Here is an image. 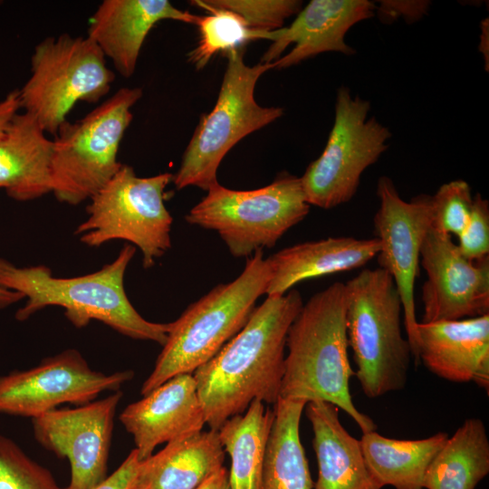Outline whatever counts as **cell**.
<instances>
[{"mask_svg": "<svg viewBox=\"0 0 489 489\" xmlns=\"http://www.w3.org/2000/svg\"><path fill=\"white\" fill-rule=\"evenodd\" d=\"M303 305L292 289L267 296L245 326L193 372L206 424L217 430L253 400L274 405L284 372L289 328Z\"/></svg>", "mask_w": 489, "mask_h": 489, "instance_id": "cell-1", "label": "cell"}, {"mask_svg": "<svg viewBox=\"0 0 489 489\" xmlns=\"http://www.w3.org/2000/svg\"><path fill=\"white\" fill-rule=\"evenodd\" d=\"M279 398L329 402L349 415L362 434L376 431L373 420L354 405L348 357L345 283L336 282L303 303L291 324Z\"/></svg>", "mask_w": 489, "mask_h": 489, "instance_id": "cell-2", "label": "cell"}, {"mask_svg": "<svg viewBox=\"0 0 489 489\" xmlns=\"http://www.w3.org/2000/svg\"><path fill=\"white\" fill-rule=\"evenodd\" d=\"M135 253L134 245L125 244L117 258L101 270L71 278L53 277L44 265L18 267L0 258V285L26 298L25 304L15 313L18 321H25L47 306H61L77 328L96 320L124 336L163 346L169 323L144 319L124 290L125 271Z\"/></svg>", "mask_w": 489, "mask_h": 489, "instance_id": "cell-3", "label": "cell"}, {"mask_svg": "<svg viewBox=\"0 0 489 489\" xmlns=\"http://www.w3.org/2000/svg\"><path fill=\"white\" fill-rule=\"evenodd\" d=\"M271 279L263 250L246 258L234 281L215 286L191 303L174 321L141 396L180 374H192L211 360L247 323L259 297L266 294Z\"/></svg>", "mask_w": 489, "mask_h": 489, "instance_id": "cell-4", "label": "cell"}, {"mask_svg": "<svg viewBox=\"0 0 489 489\" xmlns=\"http://www.w3.org/2000/svg\"><path fill=\"white\" fill-rule=\"evenodd\" d=\"M346 330L357 377L369 398L402 390L412 350L401 329L402 301L391 275L364 269L345 283Z\"/></svg>", "mask_w": 489, "mask_h": 489, "instance_id": "cell-5", "label": "cell"}, {"mask_svg": "<svg viewBox=\"0 0 489 489\" xmlns=\"http://www.w3.org/2000/svg\"><path fill=\"white\" fill-rule=\"evenodd\" d=\"M185 216L186 221L218 234L230 254L248 258L271 248L309 214L301 177L280 173L269 185L234 190L219 182Z\"/></svg>", "mask_w": 489, "mask_h": 489, "instance_id": "cell-6", "label": "cell"}, {"mask_svg": "<svg viewBox=\"0 0 489 489\" xmlns=\"http://www.w3.org/2000/svg\"><path fill=\"white\" fill-rule=\"evenodd\" d=\"M244 47L225 53L227 65L217 101L200 121L173 176L177 189L197 187L207 191L217 183V169L226 153L243 138L283 114L280 107H263L254 99L257 81L271 63L248 66Z\"/></svg>", "mask_w": 489, "mask_h": 489, "instance_id": "cell-7", "label": "cell"}, {"mask_svg": "<svg viewBox=\"0 0 489 489\" xmlns=\"http://www.w3.org/2000/svg\"><path fill=\"white\" fill-rule=\"evenodd\" d=\"M140 88H121L76 122L58 129L51 162L52 192L58 201L91 199L116 174L120 145L132 120Z\"/></svg>", "mask_w": 489, "mask_h": 489, "instance_id": "cell-8", "label": "cell"}, {"mask_svg": "<svg viewBox=\"0 0 489 489\" xmlns=\"http://www.w3.org/2000/svg\"><path fill=\"white\" fill-rule=\"evenodd\" d=\"M115 79L105 56L89 37L62 34L41 41L31 57V75L18 90L20 108L56 136L79 101L97 102Z\"/></svg>", "mask_w": 489, "mask_h": 489, "instance_id": "cell-9", "label": "cell"}, {"mask_svg": "<svg viewBox=\"0 0 489 489\" xmlns=\"http://www.w3.org/2000/svg\"><path fill=\"white\" fill-rule=\"evenodd\" d=\"M173 176L161 173L140 177L130 166L121 164L91 198L88 218L75 234L89 246L114 239L128 241L141 251L143 267H152L171 247L173 218L164 200Z\"/></svg>", "mask_w": 489, "mask_h": 489, "instance_id": "cell-10", "label": "cell"}, {"mask_svg": "<svg viewBox=\"0 0 489 489\" xmlns=\"http://www.w3.org/2000/svg\"><path fill=\"white\" fill-rule=\"evenodd\" d=\"M370 107L368 100L352 95L348 87L338 89L326 146L301 177L310 206L331 209L350 201L363 172L388 149L392 134L369 116Z\"/></svg>", "mask_w": 489, "mask_h": 489, "instance_id": "cell-11", "label": "cell"}, {"mask_svg": "<svg viewBox=\"0 0 489 489\" xmlns=\"http://www.w3.org/2000/svg\"><path fill=\"white\" fill-rule=\"evenodd\" d=\"M133 377L132 370H94L77 350H66L31 369L0 376V413L33 419L62 404L81 406L104 391H119Z\"/></svg>", "mask_w": 489, "mask_h": 489, "instance_id": "cell-12", "label": "cell"}, {"mask_svg": "<svg viewBox=\"0 0 489 489\" xmlns=\"http://www.w3.org/2000/svg\"><path fill=\"white\" fill-rule=\"evenodd\" d=\"M376 194L379 206L373 224L375 237L380 244L376 257L379 267L391 275L400 294L406 334L415 362L418 321L414 290L419 274L421 246L432 227L431 196L419 194L406 201L387 176L378 179Z\"/></svg>", "mask_w": 489, "mask_h": 489, "instance_id": "cell-13", "label": "cell"}, {"mask_svg": "<svg viewBox=\"0 0 489 489\" xmlns=\"http://www.w3.org/2000/svg\"><path fill=\"white\" fill-rule=\"evenodd\" d=\"M120 390L75 408H55L32 419L35 440L67 458L71 480L63 489H93L107 477L114 417Z\"/></svg>", "mask_w": 489, "mask_h": 489, "instance_id": "cell-14", "label": "cell"}, {"mask_svg": "<svg viewBox=\"0 0 489 489\" xmlns=\"http://www.w3.org/2000/svg\"><path fill=\"white\" fill-rule=\"evenodd\" d=\"M427 279L420 322L455 321L489 314V257L466 259L450 235L431 227L420 250Z\"/></svg>", "mask_w": 489, "mask_h": 489, "instance_id": "cell-15", "label": "cell"}, {"mask_svg": "<svg viewBox=\"0 0 489 489\" xmlns=\"http://www.w3.org/2000/svg\"><path fill=\"white\" fill-rule=\"evenodd\" d=\"M376 4L369 0H312L288 27L268 32L272 44L261 58L273 69H285L322 53L353 55L345 36L360 22L375 15Z\"/></svg>", "mask_w": 489, "mask_h": 489, "instance_id": "cell-16", "label": "cell"}, {"mask_svg": "<svg viewBox=\"0 0 489 489\" xmlns=\"http://www.w3.org/2000/svg\"><path fill=\"white\" fill-rule=\"evenodd\" d=\"M437 377L489 389V314L418 322L416 360Z\"/></svg>", "mask_w": 489, "mask_h": 489, "instance_id": "cell-17", "label": "cell"}, {"mask_svg": "<svg viewBox=\"0 0 489 489\" xmlns=\"http://www.w3.org/2000/svg\"><path fill=\"white\" fill-rule=\"evenodd\" d=\"M142 397L120 415L140 462L158 445L201 431L206 424L192 374L177 375Z\"/></svg>", "mask_w": 489, "mask_h": 489, "instance_id": "cell-18", "label": "cell"}, {"mask_svg": "<svg viewBox=\"0 0 489 489\" xmlns=\"http://www.w3.org/2000/svg\"><path fill=\"white\" fill-rule=\"evenodd\" d=\"M198 16L168 0H104L90 18L87 37L121 76L129 78L143 43L157 23L175 20L196 24Z\"/></svg>", "mask_w": 489, "mask_h": 489, "instance_id": "cell-19", "label": "cell"}, {"mask_svg": "<svg viewBox=\"0 0 489 489\" xmlns=\"http://www.w3.org/2000/svg\"><path fill=\"white\" fill-rule=\"evenodd\" d=\"M376 238L328 237L285 247L269 256L267 296L283 295L305 280L360 268L377 256Z\"/></svg>", "mask_w": 489, "mask_h": 489, "instance_id": "cell-20", "label": "cell"}, {"mask_svg": "<svg viewBox=\"0 0 489 489\" xmlns=\"http://www.w3.org/2000/svg\"><path fill=\"white\" fill-rule=\"evenodd\" d=\"M53 147L34 115L17 112L0 137V188L17 201L52 192Z\"/></svg>", "mask_w": 489, "mask_h": 489, "instance_id": "cell-21", "label": "cell"}, {"mask_svg": "<svg viewBox=\"0 0 489 489\" xmlns=\"http://www.w3.org/2000/svg\"><path fill=\"white\" fill-rule=\"evenodd\" d=\"M318 464L314 489H380L366 465L360 440L342 426L339 408L315 400L305 405Z\"/></svg>", "mask_w": 489, "mask_h": 489, "instance_id": "cell-22", "label": "cell"}, {"mask_svg": "<svg viewBox=\"0 0 489 489\" xmlns=\"http://www.w3.org/2000/svg\"><path fill=\"white\" fill-rule=\"evenodd\" d=\"M225 454L217 430L182 436L139 463L131 489H197L224 466Z\"/></svg>", "mask_w": 489, "mask_h": 489, "instance_id": "cell-23", "label": "cell"}, {"mask_svg": "<svg viewBox=\"0 0 489 489\" xmlns=\"http://www.w3.org/2000/svg\"><path fill=\"white\" fill-rule=\"evenodd\" d=\"M448 436L446 432H438L422 439L401 440L370 431L362 434L360 444L369 473L380 489L386 485L424 489L425 473Z\"/></svg>", "mask_w": 489, "mask_h": 489, "instance_id": "cell-24", "label": "cell"}, {"mask_svg": "<svg viewBox=\"0 0 489 489\" xmlns=\"http://www.w3.org/2000/svg\"><path fill=\"white\" fill-rule=\"evenodd\" d=\"M306 401L279 398L268 437L263 489H313L308 461L300 438V422Z\"/></svg>", "mask_w": 489, "mask_h": 489, "instance_id": "cell-25", "label": "cell"}, {"mask_svg": "<svg viewBox=\"0 0 489 489\" xmlns=\"http://www.w3.org/2000/svg\"><path fill=\"white\" fill-rule=\"evenodd\" d=\"M489 473V439L478 417L467 418L429 464L424 489H475Z\"/></svg>", "mask_w": 489, "mask_h": 489, "instance_id": "cell-26", "label": "cell"}, {"mask_svg": "<svg viewBox=\"0 0 489 489\" xmlns=\"http://www.w3.org/2000/svg\"><path fill=\"white\" fill-rule=\"evenodd\" d=\"M274 411L254 399L243 414L226 419L218 429L221 444L231 458L230 489H263L266 445Z\"/></svg>", "mask_w": 489, "mask_h": 489, "instance_id": "cell-27", "label": "cell"}, {"mask_svg": "<svg viewBox=\"0 0 489 489\" xmlns=\"http://www.w3.org/2000/svg\"><path fill=\"white\" fill-rule=\"evenodd\" d=\"M192 5L209 11V14L198 16L196 25L200 36L196 48L187 54L188 61L197 70L203 69L218 53L225 54L245 47L251 41L266 39L267 32L252 30L239 14L232 11L210 6L203 0L192 1Z\"/></svg>", "mask_w": 489, "mask_h": 489, "instance_id": "cell-28", "label": "cell"}, {"mask_svg": "<svg viewBox=\"0 0 489 489\" xmlns=\"http://www.w3.org/2000/svg\"><path fill=\"white\" fill-rule=\"evenodd\" d=\"M0 489H63L52 473L0 434Z\"/></svg>", "mask_w": 489, "mask_h": 489, "instance_id": "cell-29", "label": "cell"}, {"mask_svg": "<svg viewBox=\"0 0 489 489\" xmlns=\"http://www.w3.org/2000/svg\"><path fill=\"white\" fill-rule=\"evenodd\" d=\"M473 199L471 187L463 179L441 185L431 196L432 227L458 236L469 220Z\"/></svg>", "mask_w": 489, "mask_h": 489, "instance_id": "cell-30", "label": "cell"}, {"mask_svg": "<svg viewBox=\"0 0 489 489\" xmlns=\"http://www.w3.org/2000/svg\"><path fill=\"white\" fill-rule=\"evenodd\" d=\"M206 5L239 14L249 28L272 32L283 27L286 18L297 14L302 5L299 0H203Z\"/></svg>", "mask_w": 489, "mask_h": 489, "instance_id": "cell-31", "label": "cell"}, {"mask_svg": "<svg viewBox=\"0 0 489 489\" xmlns=\"http://www.w3.org/2000/svg\"><path fill=\"white\" fill-rule=\"evenodd\" d=\"M458 237V249L470 261H477L489 254V201L481 194L474 196L469 220Z\"/></svg>", "mask_w": 489, "mask_h": 489, "instance_id": "cell-32", "label": "cell"}, {"mask_svg": "<svg viewBox=\"0 0 489 489\" xmlns=\"http://www.w3.org/2000/svg\"><path fill=\"white\" fill-rule=\"evenodd\" d=\"M429 1H400L384 0L376 4L375 14L382 23L389 24L402 17L405 22L411 24L427 14L430 7Z\"/></svg>", "mask_w": 489, "mask_h": 489, "instance_id": "cell-33", "label": "cell"}, {"mask_svg": "<svg viewBox=\"0 0 489 489\" xmlns=\"http://www.w3.org/2000/svg\"><path fill=\"white\" fill-rule=\"evenodd\" d=\"M139 463L138 452L134 448L121 465L93 489H131Z\"/></svg>", "mask_w": 489, "mask_h": 489, "instance_id": "cell-34", "label": "cell"}, {"mask_svg": "<svg viewBox=\"0 0 489 489\" xmlns=\"http://www.w3.org/2000/svg\"><path fill=\"white\" fill-rule=\"evenodd\" d=\"M20 109L18 90L12 91L0 101V137Z\"/></svg>", "mask_w": 489, "mask_h": 489, "instance_id": "cell-35", "label": "cell"}, {"mask_svg": "<svg viewBox=\"0 0 489 489\" xmlns=\"http://www.w3.org/2000/svg\"><path fill=\"white\" fill-rule=\"evenodd\" d=\"M197 489H230L228 471L225 466L221 467Z\"/></svg>", "mask_w": 489, "mask_h": 489, "instance_id": "cell-36", "label": "cell"}, {"mask_svg": "<svg viewBox=\"0 0 489 489\" xmlns=\"http://www.w3.org/2000/svg\"><path fill=\"white\" fill-rule=\"evenodd\" d=\"M23 299L24 296L22 293L0 285V309H5Z\"/></svg>", "mask_w": 489, "mask_h": 489, "instance_id": "cell-37", "label": "cell"}, {"mask_svg": "<svg viewBox=\"0 0 489 489\" xmlns=\"http://www.w3.org/2000/svg\"><path fill=\"white\" fill-rule=\"evenodd\" d=\"M488 19H484L481 23V35H480V43H479V51L482 53L484 56V62H486V71H488Z\"/></svg>", "mask_w": 489, "mask_h": 489, "instance_id": "cell-38", "label": "cell"}]
</instances>
